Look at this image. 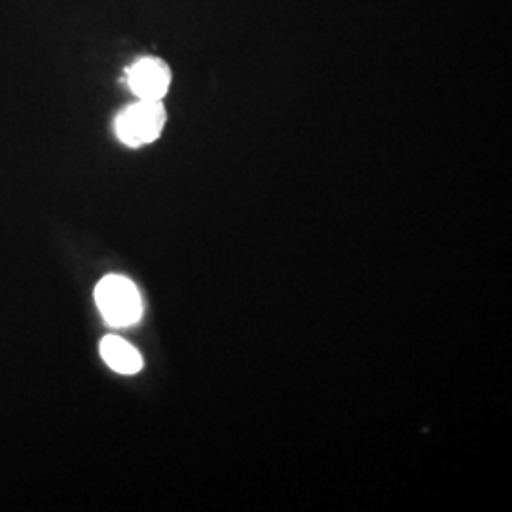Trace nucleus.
Returning <instances> with one entry per match:
<instances>
[{
    "label": "nucleus",
    "mask_w": 512,
    "mask_h": 512,
    "mask_svg": "<svg viewBox=\"0 0 512 512\" xmlns=\"http://www.w3.org/2000/svg\"><path fill=\"white\" fill-rule=\"evenodd\" d=\"M95 302L112 327H129L143 315V298L135 283L124 275H107L95 287Z\"/></svg>",
    "instance_id": "obj_1"
},
{
    "label": "nucleus",
    "mask_w": 512,
    "mask_h": 512,
    "mask_svg": "<svg viewBox=\"0 0 512 512\" xmlns=\"http://www.w3.org/2000/svg\"><path fill=\"white\" fill-rule=\"evenodd\" d=\"M128 84L139 99L162 101L171 84V71L162 59L145 57L129 69Z\"/></svg>",
    "instance_id": "obj_3"
},
{
    "label": "nucleus",
    "mask_w": 512,
    "mask_h": 512,
    "mask_svg": "<svg viewBox=\"0 0 512 512\" xmlns=\"http://www.w3.org/2000/svg\"><path fill=\"white\" fill-rule=\"evenodd\" d=\"M101 357L118 374H137L143 368V357L129 342L118 336H105L101 342Z\"/></svg>",
    "instance_id": "obj_4"
},
{
    "label": "nucleus",
    "mask_w": 512,
    "mask_h": 512,
    "mask_svg": "<svg viewBox=\"0 0 512 512\" xmlns=\"http://www.w3.org/2000/svg\"><path fill=\"white\" fill-rule=\"evenodd\" d=\"M165 126L162 101L139 99L116 118V135L128 147H143L156 141Z\"/></svg>",
    "instance_id": "obj_2"
}]
</instances>
